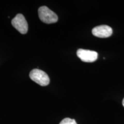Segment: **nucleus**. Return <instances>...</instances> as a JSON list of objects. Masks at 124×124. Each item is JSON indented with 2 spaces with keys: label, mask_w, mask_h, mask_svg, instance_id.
<instances>
[{
  "label": "nucleus",
  "mask_w": 124,
  "mask_h": 124,
  "mask_svg": "<svg viewBox=\"0 0 124 124\" xmlns=\"http://www.w3.org/2000/svg\"><path fill=\"white\" fill-rule=\"evenodd\" d=\"M38 14L40 20L46 24L56 23L58 20L56 14L46 6H43L39 8Z\"/></svg>",
  "instance_id": "obj_1"
},
{
  "label": "nucleus",
  "mask_w": 124,
  "mask_h": 124,
  "mask_svg": "<svg viewBox=\"0 0 124 124\" xmlns=\"http://www.w3.org/2000/svg\"><path fill=\"white\" fill-rule=\"evenodd\" d=\"M122 105H123V106L124 107V98L123 99V101H122Z\"/></svg>",
  "instance_id": "obj_7"
},
{
  "label": "nucleus",
  "mask_w": 124,
  "mask_h": 124,
  "mask_svg": "<svg viewBox=\"0 0 124 124\" xmlns=\"http://www.w3.org/2000/svg\"><path fill=\"white\" fill-rule=\"evenodd\" d=\"M77 56L82 61L87 63H92L98 59V53L94 51L79 49L77 52Z\"/></svg>",
  "instance_id": "obj_4"
},
{
  "label": "nucleus",
  "mask_w": 124,
  "mask_h": 124,
  "mask_svg": "<svg viewBox=\"0 0 124 124\" xmlns=\"http://www.w3.org/2000/svg\"><path fill=\"white\" fill-rule=\"evenodd\" d=\"M92 33L94 36L100 38H106L111 36L113 33L112 28L106 25L97 26L92 29Z\"/></svg>",
  "instance_id": "obj_5"
},
{
  "label": "nucleus",
  "mask_w": 124,
  "mask_h": 124,
  "mask_svg": "<svg viewBox=\"0 0 124 124\" xmlns=\"http://www.w3.org/2000/svg\"><path fill=\"white\" fill-rule=\"evenodd\" d=\"M59 124H77V123L74 119L66 118L63 119Z\"/></svg>",
  "instance_id": "obj_6"
},
{
  "label": "nucleus",
  "mask_w": 124,
  "mask_h": 124,
  "mask_svg": "<svg viewBox=\"0 0 124 124\" xmlns=\"http://www.w3.org/2000/svg\"><path fill=\"white\" fill-rule=\"evenodd\" d=\"M29 77L32 80L41 86H47L50 82L47 74L39 69L32 70L29 73Z\"/></svg>",
  "instance_id": "obj_2"
},
{
  "label": "nucleus",
  "mask_w": 124,
  "mask_h": 124,
  "mask_svg": "<svg viewBox=\"0 0 124 124\" xmlns=\"http://www.w3.org/2000/svg\"><path fill=\"white\" fill-rule=\"evenodd\" d=\"M12 24L20 33L25 34L27 33L28 25L27 20L22 14H17L16 16L12 20Z\"/></svg>",
  "instance_id": "obj_3"
}]
</instances>
